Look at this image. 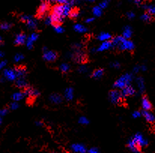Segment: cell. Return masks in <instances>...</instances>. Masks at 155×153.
<instances>
[{
	"mask_svg": "<svg viewBox=\"0 0 155 153\" xmlns=\"http://www.w3.org/2000/svg\"><path fill=\"white\" fill-rule=\"evenodd\" d=\"M24 56L22 53H17L15 54V57H14V60H15V62H20L22 60H24Z\"/></svg>",
	"mask_w": 155,
	"mask_h": 153,
	"instance_id": "obj_36",
	"label": "cell"
},
{
	"mask_svg": "<svg viewBox=\"0 0 155 153\" xmlns=\"http://www.w3.org/2000/svg\"><path fill=\"white\" fill-rule=\"evenodd\" d=\"M72 6L66 4H57L52 8L51 14L50 15L52 20V25H61L65 18L69 15Z\"/></svg>",
	"mask_w": 155,
	"mask_h": 153,
	"instance_id": "obj_1",
	"label": "cell"
},
{
	"mask_svg": "<svg viewBox=\"0 0 155 153\" xmlns=\"http://www.w3.org/2000/svg\"><path fill=\"white\" fill-rule=\"evenodd\" d=\"M12 24H10V23H8V22H3L0 24V29L2 30H4V31H7L9 30V29L12 28Z\"/></svg>",
	"mask_w": 155,
	"mask_h": 153,
	"instance_id": "obj_33",
	"label": "cell"
},
{
	"mask_svg": "<svg viewBox=\"0 0 155 153\" xmlns=\"http://www.w3.org/2000/svg\"><path fill=\"white\" fill-rule=\"evenodd\" d=\"M91 53H94L97 52V49H95V48H93V49H91Z\"/></svg>",
	"mask_w": 155,
	"mask_h": 153,
	"instance_id": "obj_58",
	"label": "cell"
},
{
	"mask_svg": "<svg viewBox=\"0 0 155 153\" xmlns=\"http://www.w3.org/2000/svg\"><path fill=\"white\" fill-rule=\"evenodd\" d=\"M141 114L143 116V117L145 119V120H146L148 123H154L155 117L154 114H153V113L150 112V111L143 110L142 113H141Z\"/></svg>",
	"mask_w": 155,
	"mask_h": 153,
	"instance_id": "obj_17",
	"label": "cell"
},
{
	"mask_svg": "<svg viewBox=\"0 0 155 153\" xmlns=\"http://www.w3.org/2000/svg\"><path fill=\"white\" fill-rule=\"evenodd\" d=\"M110 49H112V45H111V41H103L100 44V47L97 49V52H103V51L108 50Z\"/></svg>",
	"mask_w": 155,
	"mask_h": 153,
	"instance_id": "obj_16",
	"label": "cell"
},
{
	"mask_svg": "<svg viewBox=\"0 0 155 153\" xmlns=\"http://www.w3.org/2000/svg\"><path fill=\"white\" fill-rule=\"evenodd\" d=\"M3 77L5 80H9V81H15L17 79L16 74H15V69H6L3 70Z\"/></svg>",
	"mask_w": 155,
	"mask_h": 153,
	"instance_id": "obj_9",
	"label": "cell"
},
{
	"mask_svg": "<svg viewBox=\"0 0 155 153\" xmlns=\"http://www.w3.org/2000/svg\"><path fill=\"white\" fill-rule=\"evenodd\" d=\"M120 93H121L123 98L133 96V95L136 94V89L131 85H129V86H127L124 88H123L121 91H120Z\"/></svg>",
	"mask_w": 155,
	"mask_h": 153,
	"instance_id": "obj_10",
	"label": "cell"
},
{
	"mask_svg": "<svg viewBox=\"0 0 155 153\" xmlns=\"http://www.w3.org/2000/svg\"><path fill=\"white\" fill-rule=\"evenodd\" d=\"M45 23L46 25H48V26L52 25V20H51V18L50 15L46 17L45 19Z\"/></svg>",
	"mask_w": 155,
	"mask_h": 153,
	"instance_id": "obj_45",
	"label": "cell"
},
{
	"mask_svg": "<svg viewBox=\"0 0 155 153\" xmlns=\"http://www.w3.org/2000/svg\"><path fill=\"white\" fill-rule=\"evenodd\" d=\"M130 1L133 2L134 3V4L138 5H141V3L142 2V0H130Z\"/></svg>",
	"mask_w": 155,
	"mask_h": 153,
	"instance_id": "obj_53",
	"label": "cell"
},
{
	"mask_svg": "<svg viewBox=\"0 0 155 153\" xmlns=\"http://www.w3.org/2000/svg\"><path fill=\"white\" fill-rule=\"evenodd\" d=\"M69 16L71 18H72V19H76V18H78L79 16V11L78 10L77 8L72 9L70 13H69Z\"/></svg>",
	"mask_w": 155,
	"mask_h": 153,
	"instance_id": "obj_34",
	"label": "cell"
},
{
	"mask_svg": "<svg viewBox=\"0 0 155 153\" xmlns=\"http://www.w3.org/2000/svg\"><path fill=\"white\" fill-rule=\"evenodd\" d=\"M135 48L134 43L133 42L130 40H127L124 38L120 43H119L118 45L117 46L116 49H117L118 50L124 51V50H128L131 51L133 50Z\"/></svg>",
	"mask_w": 155,
	"mask_h": 153,
	"instance_id": "obj_6",
	"label": "cell"
},
{
	"mask_svg": "<svg viewBox=\"0 0 155 153\" xmlns=\"http://www.w3.org/2000/svg\"><path fill=\"white\" fill-rule=\"evenodd\" d=\"M29 38H30V39L32 40L34 43H35V41L38 39V38H39V35H38V34L36 33V32H32V33L29 35Z\"/></svg>",
	"mask_w": 155,
	"mask_h": 153,
	"instance_id": "obj_41",
	"label": "cell"
},
{
	"mask_svg": "<svg viewBox=\"0 0 155 153\" xmlns=\"http://www.w3.org/2000/svg\"><path fill=\"white\" fill-rule=\"evenodd\" d=\"M133 73H135V74L139 73V72H140V66H139V65L135 66V67L133 68Z\"/></svg>",
	"mask_w": 155,
	"mask_h": 153,
	"instance_id": "obj_50",
	"label": "cell"
},
{
	"mask_svg": "<svg viewBox=\"0 0 155 153\" xmlns=\"http://www.w3.org/2000/svg\"><path fill=\"white\" fill-rule=\"evenodd\" d=\"M25 44H26V47H27L29 50H32V49L33 48L34 42L32 41V40L30 39V38H29V37H27V38H26V41Z\"/></svg>",
	"mask_w": 155,
	"mask_h": 153,
	"instance_id": "obj_38",
	"label": "cell"
},
{
	"mask_svg": "<svg viewBox=\"0 0 155 153\" xmlns=\"http://www.w3.org/2000/svg\"><path fill=\"white\" fill-rule=\"evenodd\" d=\"M131 139L140 149L145 147L148 145V140L145 138L141 133H136L131 137Z\"/></svg>",
	"mask_w": 155,
	"mask_h": 153,
	"instance_id": "obj_5",
	"label": "cell"
},
{
	"mask_svg": "<svg viewBox=\"0 0 155 153\" xmlns=\"http://www.w3.org/2000/svg\"><path fill=\"white\" fill-rule=\"evenodd\" d=\"M42 2H45V1H48V0H41Z\"/></svg>",
	"mask_w": 155,
	"mask_h": 153,
	"instance_id": "obj_62",
	"label": "cell"
},
{
	"mask_svg": "<svg viewBox=\"0 0 155 153\" xmlns=\"http://www.w3.org/2000/svg\"><path fill=\"white\" fill-rule=\"evenodd\" d=\"M26 35L23 32H21V33H18V35L15 36V41H14V44L17 46H21L23 45L26 43Z\"/></svg>",
	"mask_w": 155,
	"mask_h": 153,
	"instance_id": "obj_12",
	"label": "cell"
},
{
	"mask_svg": "<svg viewBox=\"0 0 155 153\" xmlns=\"http://www.w3.org/2000/svg\"><path fill=\"white\" fill-rule=\"evenodd\" d=\"M60 70L63 73H67L70 70V65L67 63H63L60 65Z\"/></svg>",
	"mask_w": 155,
	"mask_h": 153,
	"instance_id": "obj_31",
	"label": "cell"
},
{
	"mask_svg": "<svg viewBox=\"0 0 155 153\" xmlns=\"http://www.w3.org/2000/svg\"><path fill=\"white\" fill-rule=\"evenodd\" d=\"M141 116H142V114H141V113L139 112V111H138V110L134 111V112L132 113V116H133V118H134V119L139 118Z\"/></svg>",
	"mask_w": 155,
	"mask_h": 153,
	"instance_id": "obj_46",
	"label": "cell"
},
{
	"mask_svg": "<svg viewBox=\"0 0 155 153\" xmlns=\"http://www.w3.org/2000/svg\"><path fill=\"white\" fill-rule=\"evenodd\" d=\"M49 10H50V3L48 1L42 2L37 10V16L39 18H44L49 11Z\"/></svg>",
	"mask_w": 155,
	"mask_h": 153,
	"instance_id": "obj_8",
	"label": "cell"
},
{
	"mask_svg": "<svg viewBox=\"0 0 155 153\" xmlns=\"http://www.w3.org/2000/svg\"><path fill=\"white\" fill-rule=\"evenodd\" d=\"M127 18H129V19L132 20V19H133V18H134L135 17H136V14H135L134 12L129 11V12H127Z\"/></svg>",
	"mask_w": 155,
	"mask_h": 153,
	"instance_id": "obj_48",
	"label": "cell"
},
{
	"mask_svg": "<svg viewBox=\"0 0 155 153\" xmlns=\"http://www.w3.org/2000/svg\"><path fill=\"white\" fill-rule=\"evenodd\" d=\"M15 72L16 74L17 78L25 77L26 75V69L24 67H16L15 68Z\"/></svg>",
	"mask_w": 155,
	"mask_h": 153,
	"instance_id": "obj_24",
	"label": "cell"
},
{
	"mask_svg": "<svg viewBox=\"0 0 155 153\" xmlns=\"http://www.w3.org/2000/svg\"><path fill=\"white\" fill-rule=\"evenodd\" d=\"M2 117H0V126L2 125Z\"/></svg>",
	"mask_w": 155,
	"mask_h": 153,
	"instance_id": "obj_61",
	"label": "cell"
},
{
	"mask_svg": "<svg viewBox=\"0 0 155 153\" xmlns=\"http://www.w3.org/2000/svg\"><path fill=\"white\" fill-rule=\"evenodd\" d=\"M111 38H112V36H111V34L108 33V32H101V33L97 36V39H98L99 41H102V42H103V41H110Z\"/></svg>",
	"mask_w": 155,
	"mask_h": 153,
	"instance_id": "obj_25",
	"label": "cell"
},
{
	"mask_svg": "<svg viewBox=\"0 0 155 153\" xmlns=\"http://www.w3.org/2000/svg\"><path fill=\"white\" fill-rule=\"evenodd\" d=\"M104 75V70L103 69H96V70L94 71L92 74V77H94V79H100Z\"/></svg>",
	"mask_w": 155,
	"mask_h": 153,
	"instance_id": "obj_28",
	"label": "cell"
},
{
	"mask_svg": "<svg viewBox=\"0 0 155 153\" xmlns=\"http://www.w3.org/2000/svg\"><path fill=\"white\" fill-rule=\"evenodd\" d=\"M94 20H95L94 18H92V17H91V18H88L85 20V23H86V24H91V23L94 22Z\"/></svg>",
	"mask_w": 155,
	"mask_h": 153,
	"instance_id": "obj_52",
	"label": "cell"
},
{
	"mask_svg": "<svg viewBox=\"0 0 155 153\" xmlns=\"http://www.w3.org/2000/svg\"><path fill=\"white\" fill-rule=\"evenodd\" d=\"M136 84H137V87L139 89V92H144L145 90V80L142 77H139L136 79Z\"/></svg>",
	"mask_w": 155,
	"mask_h": 153,
	"instance_id": "obj_23",
	"label": "cell"
},
{
	"mask_svg": "<svg viewBox=\"0 0 155 153\" xmlns=\"http://www.w3.org/2000/svg\"><path fill=\"white\" fill-rule=\"evenodd\" d=\"M24 94L25 96H27L28 98H33L38 97V95H40V92L38 89L32 87H29V86H28L27 88H26L25 90H24Z\"/></svg>",
	"mask_w": 155,
	"mask_h": 153,
	"instance_id": "obj_11",
	"label": "cell"
},
{
	"mask_svg": "<svg viewBox=\"0 0 155 153\" xmlns=\"http://www.w3.org/2000/svg\"><path fill=\"white\" fill-rule=\"evenodd\" d=\"M143 8L145 10L147 11V13L149 14H151V16H153V15L155 14V6L154 5H143Z\"/></svg>",
	"mask_w": 155,
	"mask_h": 153,
	"instance_id": "obj_29",
	"label": "cell"
},
{
	"mask_svg": "<svg viewBox=\"0 0 155 153\" xmlns=\"http://www.w3.org/2000/svg\"><path fill=\"white\" fill-rule=\"evenodd\" d=\"M128 149L133 153H141V149L130 138L127 142Z\"/></svg>",
	"mask_w": 155,
	"mask_h": 153,
	"instance_id": "obj_18",
	"label": "cell"
},
{
	"mask_svg": "<svg viewBox=\"0 0 155 153\" xmlns=\"http://www.w3.org/2000/svg\"><path fill=\"white\" fill-rule=\"evenodd\" d=\"M53 2L58 3V4H66L68 2V0H51Z\"/></svg>",
	"mask_w": 155,
	"mask_h": 153,
	"instance_id": "obj_51",
	"label": "cell"
},
{
	"mask_svg": "<svg viewBox=\"0 0 155 153\" xmlns=\"http://www.w3.org/2000/svg\"><path fill=\"white\" fill-rule=\"evenodd\" d=\"M43 59L48 62H53L57 59V53L53 50H48L46 47H43Z\"/></svg>",
	"mask_w": 155,
	"mask_h": 153,
	"instance_id": "obj_7",
	"label": "cell"
},
{
	"mask_svg": "<svg viewBox=\"0 0 155 153\" xmlns=\"http://www.w3.org/2000/svg\"><path fill=\"white\" fill-rule=\"evenodd\" d=\"M87 153H100V152L98 150V149L94 147V148H91V149L87 151Z\"/></svg>",
	"mask_w": 155,
	"mask_h": 153,
	"instance_id": "obj_49",
	"label": "cell"
},
{
	"mask_svg": "<svg viewBox=\"0 0 155 153\" xmlns=\"http://www.w3.org/2000/svg\"><path fill=\"white\" fill-rule=\"evenodd\" d=\"M87 2H94L96 0H86Z\"/></svg>",
	"mask_w": 155,
	"mask_h": 153,
	"instance_id": "obj_60",
	"label": "cell"
},
{
	"mask_svg": "<svg viewBox=\"0 0 155 153\" xmlns=\"http://www.w3.org/2000/svg\"><path fill=\"white\" fill-rule=\"evenodd\" d=\"M70 57L77 62H84L86 59V54L82 50V44L80 43L75 44L72 48V53H70Z\"/></svg>",
	"mask_w": 155,
	"mask_h": 153,
	"instance_id": "obj_2",
	"label": "cell"
},
{
	"mask_svg": "<svg viewBox=\"0 0 155 153\" xmlns=\"http://www.w3.org/2000/svg\"><path fill=\"white\" fill-rule=\"evenodd\" d=\"M78 123H80L81 125H83V126H86V125L89 124V120H88L87 117L85 116H81L79 118L78 120Z\"/></svg>",
	"mask_w": 155,
	"mask_h": 153,
	"instance_id": "obj_37",
	"label": "cell"
},
{
	"mask_svg": "<svg viewBox=\"0 0 155 153\" xmlns=\"http://www.w3.org/2000/svg\"><path fill=\"white\" fill-rule=\"evenodd\" d=\"M15 85L19 89H26L28 87V82L26 81L25 77L17 78L15 80Z\"/></svg>",
	"mask_w": 155,
	"mask_h": 153,
	"instance_id": "obj_19",
	"label": "cell"
},
{
	"mask_svg": "<svg viewBox=\"0 0 155 153\" xmlns=\"http://www.w3.org/2000/svg\"><path fill=\"white\" fill-rule=\"evenodd\" d=\"M70 149L74 153H86L87 152L85 146L81 143H74L71 146Z\"/></svg>",
	"mask_w": 155,
	"mask_h": 153,
	"instance_id": "obj_13",
	"label": "cell"
},
{
	"mask_svg": "<svg viewBox=\"0 0 155 153\" xmlns=\"http://www.w3.org/2000/svg\"><path fill=\"white\" fill-rule=\"evenodd\" d=\"M7 65V61L6 60H1L0 61V71H2V69H5V67Z\"/></svg>",
	"mask_w": 155,
	"mask_h": 153,
	"instance_id": "obj_47",
	"label": "cell"
},
{
	"mask_svg": "<svg viewBox=\"0 0 155 153\" xmlns=\"http://www.w3.org/2000/svg\"><path fill=\"white\" fill-rule=\"evenodd\" d=\"M142 107L143 110L147 111H150L152 109V104L146 95H144L142 98Z\"/></svg>",
	"mask_w": 155,
	"mask_h": 153,
	"instance_id": "obj_14",
	"label": "cell"
},
{
	"mask_svg": "<svg viewBox=\"0 0 155 153\" xmlns=\"http://www.w3.org/2000/svg\"><path fill=\"white\" fill-rule=\"evenodd\" d=\"M19 106H20V105H19V104H18V102L13 101L12 103H11L10 109L12 110H15L18 109Z\"/></svg>",
	"mask_w": 155,
	"mask_h": 153,
	"instance_id": "obj_43",
	"label": "cell"
},
{
	"mask_svg": "<svg viewBox=\"0 0 155 153\" xmlns=\"http://www.w3.org/2000/svg\"><path fill=\"white\" fill-rule=\"evenodd\" d=\"M8 113V110L6 109V108H4V109L0 110V117L3 118L5 116H6Z\"/></svg>",
	"mask_w": 155,
	"mask_h": 153,
	"instance_id": "obj_44",
	"label": "cell"
},
{
	"mask_svg": "<svg viewBox=\"0 0 155 153\" xmlns=\"http://www.w3.org/2000/svg\"><path fill=\"white\" fill-rule=\"evenodd\" d=\"M5 80V78L4 77H2V78H0V83H3Z\"/></svg>",
	"mask_w": 155,
	"mask_h": 153,
	"instance_id": "obj_59",
	"label": "cell"
},
{
	"mask_svg": "<svg viewBox=\"0 0 155 153\" xmlns=\"http://www.w3.org/2000/svg\"><path fill=\"white\" fill-rule=\"evenodd\" d=\"M4 56H5L4 53H3V52H0V61H1L3 57H4Z\"/></svg>",
	"mask_w": 155,
	"mask_h": 153,
	"instance_id": "obj_56",
	"label": "cell"
},
{
	"mask_svg": "<svg viewBox=\"0 0 155 153\" xmlns=\"http://www.w3.org/2000/svg\"><path fill=\"white\" fill-rule=\"evenodd\" d=\"M54 29L57 33L58 34H62L64 32V28L61 25H54Z\"/></svg>",
	"mask_w": 155,
	"mask_h": 153,
	"instance_id": "obj_35",
	"label": "cell"
},
{
	"mask_svg": "<svg viewBox=\"0 0 155 153\" xmlns=\"http://www.w3.org/2000/svg\"><path fill=\"white\" fill-rule=\"evenodd\" d=\"M73 29L75 32H78V33H81V34L86 33V32H87L88 31L87 28L86 26L82 25V24H75V25L73 26Z\"/></svg>",
	"mask_w": 155,
	"mask_h": 153,
	"instance_id": "obj_26",
	"label": "cell"
},
{
	"mask_svg": "<svg viewBox=\"0 0 155 153\" xmlns=\"http://www.w3.org/2000/svg\"><path fill=\"white\" fill-rule=\"evenodd\" d=\"M25 24H26V26L28 27V29H30V30H35L38 27V21H37V20H35V18H33L31 16L26 21Z\"/></svg>",
	"mask_w": 155,
	"mask_h": 153,
	"instance_id": "obj_15",
	"label": "cell"
},
{
	"mask_svg": "<svg viewBox=\"0 0 155 153\" xmlns=\"http://www.w3.org/2000/svg\"><path fill=\"white\" fill-rule=\"evenodd\" d=\"M109 100L113 104H120L123 101V96H122L120 91L119 89H113V90L110 91L109 94Z\"/></svg>",
	"mask_w": 155,
	"mask_h": 153,
	"instance_id": "obj_4",
	"label": "cell"
},
{
	"mask_svg": "<svg viewBox=\"0 0 155 153\" xmlns=\"http://www.w3.org/2000/svg\"><path fill=\"white\" fill-rule=\"evenodd\" d=\"M109 3H110V0H103V1L100 3L99 6H100V7L103 10V9H105L106 8H108Z\"/></svg>",
	"mask_w": 155,
	"mask_h": 153,
	"instance_id": "obj_39",
	"label": "cell"
},
{
	"mask_svg": "<svg viewBox=\"0 0 155 153\" xmlns=\"http://www.w3.org/2000/svg\"><path fill=\"white\" fill-rule=\"evenodd\" d=\"M64 98L66 101H71L74 98V89L72 87H68L65 89Z\"/></svg>",
	"mask_w": 155,
	"mask_h": 153,
	"instance_id": "obj_22",
	"label": "cell"
},
{
	"mask_svg": "<svg viewBox=\"0 0 155 153\" xmlns=\"http://www.w3.org/2000/svg\"><path fill=\"white\" fill-rule=\"evenodd\" d=\"M93 14L94 15V17H101L102 14H103V9L100 7L99 5H96L93 8Z\"/></svg>",
	"mask_w": 155,
	"mask_h": 153,
	"instance_id": "obj_30",
	"label": "cell"
},
{
	"mask_svg": "<svg viewBox=\"0 0 155 153\" xmlns=\"http://www.w3.org/2000/svg\"><path fill=\"white\" fill-rule=\"evenodd\" d=\"M35 125H36L38 127H41V126H43V125H44V124H43L42 122L38 121V122H36V123H35Z\"/></svg>",
	"mask_w": 155,
	"mask_h": 153,
	"instance_id": "obj_55",
	"label": "cell"
},
{
	"mask_svg": "<svg viewBox=\"0 0 155 153\" xmlns=\"http://www.w3.org/2000/svg\"><path fill=\"white\" fill-rule=\"evenodd\" d=\"M133 35V29H132L131 26H126L123 29V32H122V35L124 39L129 40Z\"/></svg>",
	"mask_w": 155,
	"mask_h": 153,
	"instance_id": "obj_20",
	"label": "cell"
},
{
	"mask_svg": "<svg viewBox=\"0 0 155 153\" xmlns=\"http://www.w3.org/2000/svg\"><path fill=\"white\" fill-rule=\"evenodd\" d=\"M78 71L80 74H86L88 72V68L84 65H80Z\"/></svg>",
	"mask_w": 155,
	"mask_h": 153,
	"instance_id": "obj_40",
	"label": "cell"
},
{
	"mask_svg": "<svg viewBox=\"0 0 155 153\" xmlns=\"http://www.w3.org/2000/svg\"><path fill=\"white\" fill-rule=\"evenodd\" d=\"M141 20H142V21H144V22L149 23L151 22V20H152V16L146 12V13H144L141 16Z\"/></svg>",
	"mask_w": 155,
	"mask_h": 153,
	"instance_id": "obj_32",
	"label": "cell"
},
{
	"mask_svg": "<svg viewBox=\"0 0 155 153\" xmlns=\"http://www.w3.org/2000/svg\"><path fill=\"white\" fill-rule=\"evenodd\" d=\"M2 44H3V38L2 37L0 36V46L2 45Z\"/></svg>",
	"mask_w": 155,
	"mask_h": 153,
	"instance_id": "obj_57",
	"label": "cell"
},
{
	"mask_svg": "<svg viewBox=\"0 0 155 153\" xmlns=\"http://www.w3.org/2000/svg\"><path fill=\"white\" fill-rule=\"evenodd\" d=\"M132 81H133V75L131 74H125L114 82V87L116 89H122L125 86L130 85Z\"/></svg>",
	"mask_w": 155,
	"mask_h": 153,
	"instance_id": "obj_3",
	"label": "cell"
},
{
	"mask_svg": "<svg viewBox=\"0 0 155 153\" xmlns=\"http://www.w3.org/2000/svg\"><path fill=\"white\" fill-rule=\"evenodd\" d=\"M49 100L51 103L54 104H60L62 101H63V97L61 95L58 93H54L51 95Z\"/></svg>",
	"mask_w": 155,
	"mask_h": 153,
	"instance_id": "obj_21",
	"label": "cell"
},
{
	"mask_svg": "<svg viewBox=\"0 0 155 153\" xmlns=\"http://www.w3.org/2000/svg\"><path fill=\"white\" fill-rule=\"evenodd\" d=\"M140 71H142V72H145V71H147V66L145 65H141Z\"/></svg>",
	"mask_w": 155,
	"mask_h": 153,
	"instance_id": "obj_54",
	"label": "cell"
},
{
	"mask_svg": "<svg viewBox=\"0 0 155 153\" xmlns=\"http://www.w3.org/2000/svg\"><path fill=\"white\" fill-rule=\"evenodd\" d=\"M24 97H25V95H24V92H16L12 95V100H13V101L18 102L24 99Z\"/></svg>",
	"mask_w": 155,
	"mask_h": 153,
	"instance_id": "obj_27",
	"label": "cell"
},
{
	"mask_svg": "<svg viewBox=\"0 0 155 153\" xmlns=\"http://www.w3.org/2000/svg\"><path fill=\"white\" fill-rule=\"evenodd\" d=\"M110 67L114 69H119L120 68V64L119 62H112L110 63Z\"/></svg>",
	"mask_w": 155,
	"mask_h": 153,
	"instance_id": "obj_42",
	"label": "cell"
}]
</instances>
